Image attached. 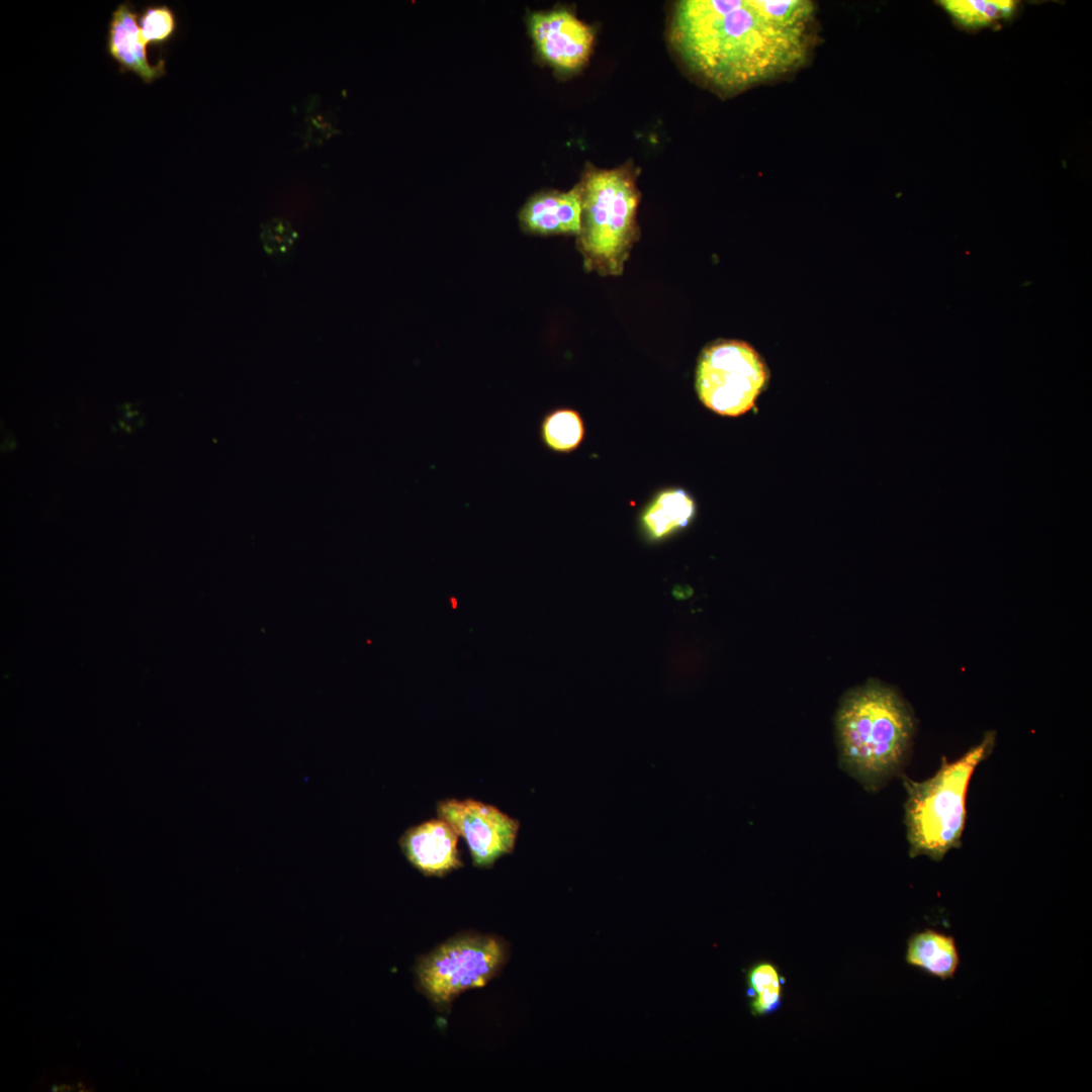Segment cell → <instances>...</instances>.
Instances as JSON below:
<instances>
[{"label":"cell","mask_w":1092,"mask_h":1092,"mask_svg":"<svg viewBox=\"0 0 1092 1092\" xmlns=\"http://www.w3.org/2000/svg\"><path fill=\"white\" fill-rule=\"evenodd\" d=\"M814 17L809 0H682L674 5L669 39L705 84L737 93L799 68Z\"/></svg>","instance_id":"obj_1"},{"label":"cell","mask_w":1092,"mask_h":1092,"mask_svg":"<svg viewBox=\"0 0 1092 1092\" xmlns=\"http://www.w3.org/2000/svg\"><path fill=\"white\" fill-rule=\"evenodd\" d=\"M914 721L891 689L869 682L846 695L836 716L842 768L869 791L881 788L908 755Z\"/></svg>","instance_id":"obj_2"},{"label":"cell","mask_w":1092,"mask_h":1092,"mask_svg":"<svg viewBox=\"0 0 1092 1092\" xmlns=\"http://www.w3.org/2000/svg\"><path fill=\"white\" fill-rule=\"evenodd\" d=\"M995 733L987 732L983 740L962 757L947 761L945 757L936 774L915 782L904 777L907 792L905 824L911 857L926 855L939 861L962 843L967 819V793L977 766L992 752Z\"/></svg>","instance_id":"obj_3"},{"label":"cell","mask_w":1092,"mask_h":1092,"mask_svg":"<svg viewBox=\"0 0 1092 1092\" xmlns=\"http://www.w3.org/2000/svg\"><path fill=\"white\" fill-rule=\"evenodd\" d=\"M577 186L581 220L576 246L584 268L602 276L621 275L640 236L635 174L629 166L589 168Z\"/></svg>","instance_id":"obj_4"},{"label":"cell","mask_w":1092,"mask_h":1092,"mask_svg":"<svg viewBox=\"0 0 1092 1092\" xmlns=\"http://www.w3.org/2000/svg\"><path fill=\"white\" fill-rule=\"evenodd\" d=\"M767 379V368L750 345L724 340L703 350L696 389L701 401L713 412L737 417L752 408Z\"/></svg>","instance_id":"obj_5"},{"label":"cell","mask_w":1092,"mask_h":1092,"mask_svg":"<svg viewBox=\"0 0 1092 1092\" xmlns=\"http://www.w3.org/2000/svg\"><path fill=\"white\" fill-rule=\"evenodd\" d=\"M506 959L504 944L486 935H461L421 960L416 977L436 1005L448 1006L462 992L486 985Z\"/></svg>","instance_id":"obj_6"},{"label":"cell","mask_w":1092,"mask_h":1092,"mask_svg":"<svg viewBox=\"0 0 1092 1092\" xmlns=\"http://www.w3.org/2000/svg\"><path fill=\"white\" fill-rule=\"evenodd\" d=\"M437 817L465 839L477 868H489L514 851L520 821L493 805L473 799L439 801Z\"/></svg>","instance_id":"obj_7"},{"label":"cell","mask_w":1092,"mask_h":1092,"mask_svg":"<svg viewBox=\"0 0 1092 1092\" xmlns=\"http://www.w3.org/2000/svg\"><path fill=\"white\" fill-rule=\"evenodd\" d=\"M529 28L538 53L554 68L574 71L588 60L594 33L569 11L533 13Z\"/></svg>","instance_id":"obj_8"},{"label":"cell","mask_w":1092,"mask_h":1092,"mask_svg":"<svg viewBox=\"0 0 1092 1092\" xmlns=\"http://www.w3.org/2000/svg\"><path fill=\"white\" fill-rule=\"evenodd\" d=\"M458 835L440 818L408 827L399 837L407 861L425 876L443 877L463 866Z\"/></svg>","instance_id":"obj_9"},{"label":"cell","mask_w":1092,"mask_h":1092,"mask_svg":"<svg viewBox=\"0 0 1092 1092\" xmlns=\"http://www.w3.org/2000/svg\"><path fill=\"white\" fill-rule=\"evenodd\" d=\"M138 20L132 4L120 3L108 23L106 51L118 63L120 72H132L150 84L166 74L165 61L150 65Z\"/></svg>","instance_id":"obj_10"},{"label":"cell","mask_w":1092,"mask_h":1092,"mask_svg":"<svg viewBox=\"0 0 1092 1092\" xmlns=\"http://www.w3.org/2000/svg\"><path fill=\"white\" fill-rule=\"evenodd\" d=\"M519 217L527 233L578 236L581 220L578 186L567 192L545 191L533 195L523 206Z\"/></svg>","instance_id":"obj_11"},{"label":"cell","mask_w":1092,"mask_h":1092,"mask_svg":"<svg viewBox=\"0 0 1092 1092\" xmlns=\"http://www.w3.org/2000/svg\"><path fill=\"white\" fill-rule=\"evenodd\" d=\"M905 961L928 976L947 981L954 977L961 959L952 935L925 928L908 938Z\"/></svg>","instance_id":"obj_12"},{"label":"cell","mask_w":1092,"mask_h":1092,"mask_svg":"<svg viewBox=\"0 0 1092 1092\" xmlns=\"http://www.w3.org/2000/svg\"><path fill=\"white\" fill-rule=\"evenodd\" d=\"M695 514L692 497L681 489L661 492L648 507L642 522L647 534L661 539L686 527Z\"/></svg>","instance_id":"obj_13"},{"label":"cell","mask_w":1092,"mask_h":1092,"mask_svg":"<svg viewBox=\"0 0 1092 1092\" xmlns=\"http://www.w3.org/2000/svg\"><path fill=\"white\" fill-rule=\"evenodd\" d=\"M939 4L959 26L972 30L1010 17L1017 6L1013 0H942Z\"/></svg>","instance_id":"obj_14"},{"label":"cell","mask_w":1092,"mask_h":1092,"mask_svg":"<svg viewBox=\"0 0 1092 1092\" xmlns=\"http://www.w3.org/2000/svg\"><path fill=\"white\" fill-rule=\"evenodd\" d=\"M749 1008L754 1016L776 1012L782 1005L784 978L768 962L757 963L746 972Z\"/></svg>","instance_id":"obj_15"},{"label":"cell","mask_w":1092,"mask_h":1092,"mask_svg":"<svg viewBox=\"0 0 1092 1092\" xmlns=\"http://www.w3.org/2000/svg\"><path fill=\"white\" fill-rule=\"evenodd\" d=\"M584 434L580 416L570 408L548 413L541 423L540 435L545 446L553 452L569 453L576 449Z\"/></svg>","instance_id":"obj_16"},{"label":"cell","mask_w":1092,"mask_h":1092,"mask_svg":"<svg viewBox=\"0 0 1092 1092\" xmlns=\"http://www.w3.org/2000/svg\"><path fill=\"white\" fill-rule=\"evenodd\" d=\"M138 22L146 47L167 43L177 29L175 12L166 4L146 6Z\"/></svg>","instance_id":"obj_17"},{"label":"cell","mask_w":1092,"mask_h":1092,"mask_svg":"<svg viewBox=\"0 0 1092 1092\" xmlns=\"http://www.w3.org/2000/svg\"><path fill=\"white\" fill-rule=\"evenodd\" d=\"M449 602H450V607L451 608H453V609L457 608L458 601H457V599L455 597H450Z\"/></svg>","instance_id":"obj_18"}]
</instances>
